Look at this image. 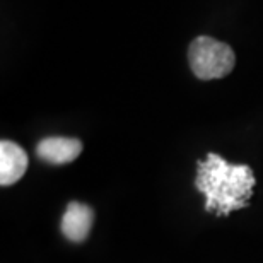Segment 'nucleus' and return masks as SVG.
<instances>
[{"label": "nucleus", "instance_id": "nucleus-1", "mask_svg": "<svg viewBox=\"0 0 263 263\" xmlns=\"http://www.w3.org/2000/svg\"><path fill=\"white\" fill-rule=\"evenodd\" d=\"M256 185L253 170L246 164H231L215 152L197 162L195 186L205 195V210L214 215H229L248 205Z\"/></svg>", "mask_w": 263, "mask_h": 263}, {"label": "nucleus", "instance_id": "nucleus-2", "mask_svg": "<svg viewBox=\"0 0 263 263\" xmlns=\"http://www.w3.org/2000/svg\"><path fill=\"white\" fill-rule=\"evenodd\" d=\"M188 62L193 73L202 81L226 77L234 68L236 55L229 45L210 36H198L188 48Z\"/></svg>", "mask_w": 263, "mask_h": 263}, {"label": "nucleus", "instance_id": "nucleus-3", "mask_svg": "<svg viewBox=\"0 0 263 263\" xmlns=\"http://www.w3.org/2000/svg\"><path fill=\"white\" fill-rule=\"evenodd\" d=\"M82 152V142L70 137H46L36 145V154L50 164H68Z\"/></svg>", "mask_w": 263, "mask_h": 263}, {"label": "nucleus", "instance_id": "nucleus-4", "mask_svg": "<svg viewBox=\"0 0 263 263\" xmlns=\"http://www.w3.org/2000/svg\"><path fill=\"white\" fill-rule=\"evenodd\" d=\"M94 222V210L86 203L70 202L67 205L65 214L62 217L60 229L64 236L72 243H82L91 233Z\"/></svg>", "mask_w": 263, "mask_h": 263}, {"label": "nucleus", "instance_id": "nucleus-5", "mask_svg": "<svg viewBox=\"0 0 263 263\" xmlns=\"http://www.w3.org/2000/svg\"><path fill=\"white\" fill-rule=\"evenodd\" d=\"M29 159L26 151L12 140L0 142V185L10 186L19 181L28 170Z\"/></svg>", "mask_w": 263, "mask_h": 263}]
</instances>
